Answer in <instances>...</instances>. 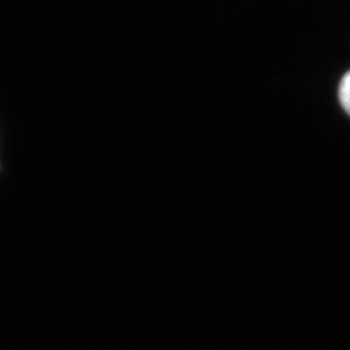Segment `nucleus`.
Wrapping results in <instances>:
<instances>
[{"mask_svg":"<svg viewBox=\"0 0 350 350\" xmlns=\"http://www.w3.org/2000/svg\"><path fill=\"white\" fill-rule=\"evenodd\" d=\"M338 96H340V103L343 108L350 114V72L342 79L340 90H338Z\"/></svg>","mask_w":350,"mask_h":350,"instance_id":"obj_1","label":"nucleus"}]
</instances>
